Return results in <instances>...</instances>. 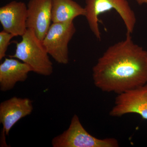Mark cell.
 I'll list each match as a JSON object with an SVG mask.
<instances>
[{"instance_id": "obj_1", "label": "cell", "mask_w": 147, "mask_h": 147, "mask_svg": "<svg viewBox=\"0 0 147 147\" xmlns=\"http://www.w3.org/2000/svg\"><path fill=\"white\" fill-rule=\"evenodd\" d=\"M131 34L108 47L93 67L94 84L102 92L119 94L147 84V51Z\"/></svg>"}, {"instance_id": "obj_2", "label": "cell", "mask_w": 147, "mask_h": 147, "mask_svg": "<svg viewBox=\"0 0 147 147\" xmlns=\"http://www.w3.org/2000/svg\"><path fill=\"white\" fill-rule=\"evenodd\" d=\"M16 44L15 53L9 57L15 58L28 65L32 71L44 76H49L53 71V63L42 40L32 30L28 29Z\"/></svg>"}, {"instance_id": "obj_3", "label": "cell", "mask_w": 147, "mask_h": 147, "mask_svg": "<svg viewBox=\"0 0 147 147\" xmlns=\"http://www.w3.org/2000/svg\"><path fill=\"white\" fill-rule=\"evenodd\" d=\"M86 17L91 30L96 38L101 40L98 17L114 9L123 21L127 33L131 34L136 24V16L127 0H86Z\"/></svg>"}, {"instance_id": "obj_4", "label": "cell", "mask_w": 147, "mask_h": 147, "mask_svg": "<svg viewBox=\"0 0 147 147\" xmlns=\"http://www.w3.org/2000/svg\"><path fill=\"white\" fill-rule=\"evenodd\" d=\"M53 147H117L119 142L115 138L100 139L91 135L86 130L79 117L74 115L69 126L62 134L52 141Z\"/></svg>"}, {"instance_id": "obj_5", "label": "cell", "mask_w": 147, "mask_h": 147, "mask_svg": "<svg viewBox=\"0 0 147 147\" xmlns=\"http://www.w3.org/2000/svg\"><path fill=\"white\" fill-rule=\"evenodd\" d=\"M76 31L73 21L51 24L42 42L48 54L58 63H68V44Z\"/></svg>"}, {"instance_id": "obj_6", "label": "cell", "mask_w": 147, "mask_h": 147, "mask_svg": "<svg viewBox=\"0 0 147 147\" xmlns=\"http://www.w3.org/2000/svg\"><path fill=\"white\" fill-rule=\"evenodd\" d=\"M131 113L147 120V84L118 94L110 115L121 117Z\"/></svg>"}, {"instance_id": "obj_7", "label": "cell", "mask_w": 147, "mask_h": 147, "mask_svg": "<svg viewBox=\"0 0 147 147\" xmlns=\"http://www.w3.org/2000/svg\"><path fill=\"white\" fill-rule=\"evenodd\" d=\"M27 26L43 40L52 22V0H30L27 4Z\"/></svg>"}, {"instance_id": "obj_8", "label": "cell", "mask_w": 147, "mask_h": 147, "mask_svg": "<svg viewBox=\"0 0 147 147\" xmlns=\"http://www.w3.org/2000/svg\"><path fill=\"white\" fill-rule=\"evenodd\" d=\"M27 6L23 2L13 1L0 8V23L4 30L22 36L28 30Z\"/></svg>"}, {"instance_id": "obj_9", "label": "cell", "mask_w": 147, "mask_h": 147, "mask_svg": "<svg viewBox=\"0 0 147 147\" xmlns=\"http://www.w3.org/2000/svg\"><path fill=\"white\" fill-rule=\"evenodd\" d=\"M32 102L28 98L16 96L4 100L0 104V123L6 136L14 125L21 119L31 114Z\"/></svg>"}, {"instance_id": "obj_10", "label": "cell", "mask_w": 147, "mask_h": 147, "mask_svg": "<svg viewBox=\"0 0 147 147\" xmlns=\"http://www.w3.org/2000/svg\"><path fill=\"white\" fill-rule=\"evenodd\" d=\"M30 71L31 67L15 58H5L0 65V90H10L18 82H24Z\"/></svg>"}, {"instance_id": "obj_11", "label": "cell", "mask_w": 147, "mask_h": 147, "mask_svg": "<svg viewBox=\"0 0 147 147\" xmlns=\"http://www.w3.org/2000/svg\"><path fill=\"white\" fill-rule=\"evenodd\" d=\"M84 7L73 0H52V22H71L76 17L84 16Z\"/></svg>"}, {"instance_id": "obj_12", "label": "cell", "mask_w": 147, "mask_h": 147, "mask_svg": "<svg viewBox=\"0 0 147 147\" xmlns=\"http://www.w3.org/2000/svg\"><path fill=\"white\" fill-rule=\"evenodd\" d=\"M14 37L13 35L4 30L0 32V60L6 57L10 40Z\"/></svg>"}, {"instance_id": "obj_13", "label": "cell", "mask_w": 147, "mask_h": 147, "mask_svg": "<svg viewBox=\"0 0 147 147\" xmlns=\"http://www.w3.org/2000/svg\"><path fill=\"white\" fill-rule=\"evenodd\" d=\"M137 3L139 5H142L147 4V0H136Z\"/></svg>"}]
</instances>
